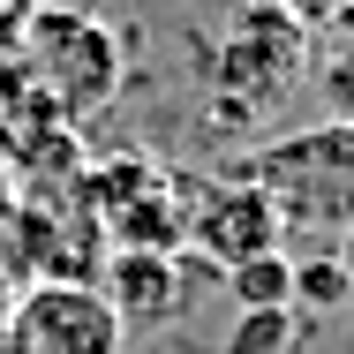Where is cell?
<instances>
[{
    "mask_svg": "<svg viewBox=\"0 0 354 354\" xmlns=\"http://www.w3.org/2000/svg\"><path fill=\"white\" fill-rule=\"evenodd\" d=\"M279 15H294L301 30H332V23H354V0H272Z\"/></svg>",
    "mask_w": 354,
    "mask_h": 354,
    "instance_id": "cell-10",
    "label": "cell"
},
{
    "mask_svg": "<svg viewBox=\"0 0 354 354\" xmlns=\"http://www.w3.org/2000/svg\"><path fill=\"white\" fill-rule=\"evenodd\" d=\"M347 294L354 286H347V272H339V257H301V264H294V309H301V317H332Z\"/></svg>",
    "mask_w": 354,
    "mask_h": 354,
    "instance_id": "cell-9",
    "label": "cell"
},
{
    "mask_svg": "<svg viewBox=\"0 0 354 354\" xmlns=\"http://www.w3.org/2000/svg\"><path fill=\"white\" fill-rule=\"evenodd\" d=\"M279 234H286V204L264 181H226V189H204L189 204V249H204L218 272H234L249 257H272Z\"/></svg>",
    "mask_w": 354,
    "mask_h": 354,
    "instance_id": "cell-3",
    "label": "cell"
},
{
    "mask_svg": "<svg viewBox=\"0 0 354 354\" xmlns=\"http://www.w3.org/2000/svg\"><path fill=\"white\" fill-rule=\"evenodd\" d=\"M226 294H234V309H294V257L272 249V257H249V264H234V272H218Z\"/></svg>",
    "mask_w": 354,
    "mask_h": 354,
    "instance_id": "cell-6",
    "label": "cell"
},
{
    "mask_svg": "<svg viewBox=\"0 0 354 354\" xmlns=\"http://www.w3.org/2000/svg\"><path fill=\"white\" fill-rule=\"evenodd\" d=\"M294 339H301V309H241L218 354H294Z\"/></svg>",
    "mask_w": 354,
    "mask_h": 354,
    "instance_id": "cell-7",
    "label": "cell"
},
{
    "mask_svg": "<svg viewBox=\"0 0 354 354\" xmlns=\"http://www.w3.org/2000/svg\"><path fill=\"white\" fill-rule=\"evenodd\" d=\"M98 234L113 241V249H143V257H181L189 249V204L166 189V174L136 189L129 204H113V212L98 218Z\"/></svg>",
    "mask_w": 354,
    "mask_h": 354,
    "instance_id": "cell-5",
    "label": "cell"
},
{
    "mask_svg": "<svg viewBox=\"0 0 354 354\" xmlns=\"http://www.w3.org/2000/svg\"><path fill=\"white\" fill-rule=\"evenodd\" d=\"M23 61L53 91L61 113H83V106L113 98V83H121L113 30H98L83 8H30L23 15Z\"/></svg>",
    "mask_w": 354,
    "mask_h": 354,
    "instance_id": "cell-1",
    "label": "cell"
},
{
    "mask_svg": "<svg viewBox=\"0 0 354 354\" xmlns=\"http://www.w3.org/2000/svg\"><path fill=\"white\" fill-rule=\"evenodd\" d=\"M0 339H8V354H121L129 347L113 301L91 279H30L15 294Z\"/></svg>",
    "mask_w": 354,
    "mask_h": 354,
    "instance_id": "cell-2",
    "label": "cell"
},
{
    "mask_svg": "<svg viewBox=\"0 0 354 354\" xmlns=\"http://www.w3.org/2000/svg\"><path fill=\"white\" fill-rule=\"evenodd\" d=\"M339 272H347V286H354V234L339 241Z\"/></svg>",
    "mask_w": 354,
    "mask_h": 354,
    "instance_id": "cell-11",
    "label": "cell"
},
{
    "mask_svg": "<svg viewBox=\"0 0 354 354\" xmlns=\"http://www.w3.org/2000/svg\"><path fill=\"white\" fill-rule=\"evenodd\" d=\"M309 91H317V106L332 113V129H354V30H347V38H332V46L317 53Z\"/></svg>",
    "mask_w": 354,
    "mask_h": 354,
    "instance_id": "cell-8",
    "label": "cell"
},
{
    "mask_svg": "<svg viewBox=\"0 0 354 354\" xmlns=\"http://www.w3.org/2000/svg\"><path fill=\"white\" fill-rule=\"evenodd\" d=\"M98 294L113 301V317H121V332H136V324H166L174 309H181V257H143V249H113L106 264H98Z\"/></svg>",
    "mask_w": 354,
    "mask_h": 354,
    "instance_id": "cell-4",
    "label": "cell"
},
{
    "mask_svg": "<svg viewBox=\"0 0 354 354\" xmlns=\"http://www.w3.org/2000/svg\"><path fill=\"white\" fill-rule=\"evenodd\" d=\"M0 354H8V339H0Z\"/></svg>",
    "mask_w": 354,
    "mask_h": 354,
    "instance_id": "cell-12",
    "label": "cell"
}]
</instances>
